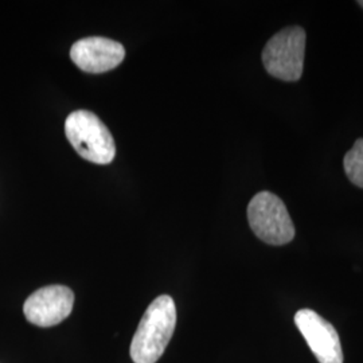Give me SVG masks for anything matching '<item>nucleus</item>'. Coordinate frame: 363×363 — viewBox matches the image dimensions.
<instances>
[{"label": "nucleus", "mask_w": 363, "mask_h": 363, "mask_svg": "<svg viewBox=\"0 0 363 363\" xmlns=\"http://www.w3.org/2000/svg\"><path fill=\"white\" fill-rule=\"evenodd\" d=\"M177 308L169 295L156 298L143 315L130 343V358L135 363H156L174 335Z\"/></svg>", "instance_id": "obj_1"}, {"label": "nucleus", "mask_w": 363, "mask_h": 363, "mask_svg": "<svg viewBox=\"0 0 363 363\" xmlns=\"http://www.w3.org/2000/svg\"><path fill=\"white\" fill-rule=\"evenodd\" d=\"M67 140L78 155L96 164H109L116 155L112 133L89 111H74L65 121Z\"/></svg>", "instance_id": "obj_2"}, {"label": "nucleus", "mask_w": 363, "mask_h": 363, "mask_svg": "<svg viewBox=\"0 0 363 363\" xmlns=\"http://www.w3.org/2000/svg\"><path fill=\"white\" fill-rule=\"evenodd\" d=\"M247 220L253 233L269 245H286L295 237V226L284 202L269 191H261L252 198Z\"/></svg>", "instance_id": "obj_3"}, {"label": "nucleus", "mask_w": 363, "mask_h": 363, "mask_svg": "<svg viewBox=\"0 0 363 363\" xmlns=\"http://www.w3.org/2000/svg\"><path fill=\"white\" fill-rule=\"evenodd\" d=\"M306 31L301 27H286L268 40L262 52V64L273 77L298 81L303 74Z\"/></svg>", "instance_id": "obj_4"}, {"label": "nucleus", "mask_w": 363, "mask_h": 363, "mask_svg": "<svg viewBox=\"0 0 363 363\" xmlns=\"http://www.w3.org/2000/svg\"><path fill=\"white\" fill-rule=\"evenodd\" d=\"M74 294L65 286H48L35 291L25 301L27 320L38 327H52L64 322L73 311Z\"/></svg>", "instance_id": "obj_5"}, {"label": "nucleus", "mask_w": 363, "mask_h": 363, "mask_svg": "<svg viewBox=\"0 0 363 363\" xmlns=\"http://www.w3.org/2000/svg\"><path fill=\"white\" fill-rule=\"evenodd\" d=\"M295 325L319 362L343 363V351L337 330L318 312L308 308L300 310L295 315Z\"/></svg>", "instance_id": "obj_6"}, {"label": "nucleus", "mask_w": 363, "mask_h": 363, "mask_svg": "<svg viewBox=\"0 0 363 363\" xmlns=\"http://www.w3.org/2000/svg\"><path fill=\"white\" fill-rule=\"evenodd\" d=\"M125 49L121 43L103 37L79 39L72 49L70 58L86 73H105L124 61Z\"/></svg>", "instance_id": "obj_7"}, {"label": "nucleus", "mask_w": 363, "mask_h": 363, "mask_svg": "<svg viewBox=\"0 0 363 363\" xmlns=\"http://www.w3.org/2000/svg\"><path fill=\"white\" fill-rule=\"evenodd\" d=\"M345 171L352 184L363 189V139H358L343 160Z\"/></svg>", "instance_id": "obj_8"}, {"label": "nucleus", "mask_w": 363, "mask_h": 363, "mask_svg": "<svg viewBox=\"0 0 363 363\" xmlns=\"http://www.w3.org/2000/svg\"><path fill=\"white\" fill-rule=\"evenodd\" d=\"M358 4H359V6H361V7H362L363 9V0H361V1H358Z\"/></svg>", "instance_id": "obj_9"}]
</instances>
